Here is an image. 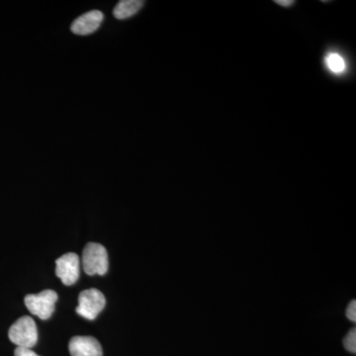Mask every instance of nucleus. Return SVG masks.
I'll list each match as a JSON object with an SVG mask.
<instances>
[{
  "label": "nucleus",
  "instance_id": "obj_1",
  "mask_svg": "<svg viewBox=\"0 0 356 356\" xmlns=\"http://www.w3.org/2000/svg\"><path fill=\"white\" fill-rule=\"evenodd\" d=\"M8 337L17 348H32L38 341L36 323L29 316L21 317L11 325Z\"/></svg>",
  "mask_w": 356,
  "mask_h": 356
},
{
  "label": "nucleus",
  "instance_id": "obj_2",
  "mask_svg": "<svg viewBox=\"0 0 356 356\" xmlns=\"http://www.w3.org/2000/svg\"><path fill=\"white\" fill-rule=\"evenodd\" d=\"M108 254L106 248L97 243H89L83 252V267L88 275H104L108 270Z\"/></svg>",
  "mask_w": 356,
  "mask_h": 356
},
{
  "label": "nucleus",
  "instance_id": "obj_3",
  "mask_svg": "<svg viewBox=\"0 0 356 356\" xmlns=\"http://www.w3.org/2000/svg\"><path fill=\"white\" fill-rule=\"evenodd\" d=\"M58 294L54 290H44L39 294H29L25 297V305L33 315L48 320L55 311L58 301Z\"/></svg>",
  "mask_w": 356,
  "mask_h": 356
},
{
  "label": "nucleus",
  "instance_id": "obj_4",
  "mask_svg": "<svg viewBox=\"0 0 356 356\" xmlns=\"http://www.w3.org/2000/svg\"><path fill=\"white\" fill-rule=\"evenodd\" d=\"M106 305V299L99 290L95 288L86 289L81 292L79 296V306L76 311L81 317L86 320H95L98 314L104 309Z\"/></svg>",
  "mask_w": 356,
  "mask_h": 356
},
{
  "label": "nucleus",
  "instance_id": "obj_5",
  "mask_svg": "<svg viewBox=\"0 0 356 356\" xmlns=\"http://www.w3.org/2000/svg\"><path fill=\"white\" fill-rule=\"evenodd\" d=\"M56 275L67 286L74 284L79 278L81 261L79 255L69 252L56 261Z\"/></svg>",
  "mask_w": 356,
  "mask_h": 356
},
{
  "label": "nucleus",
  "instance_id": "obj_6",
  "mask_svg": "<svg viewBox=\"0 0 356 356\" xmlns=\"http://www.w3.org/2000/svg\"><path fill=\"white\" fill-rule=\"evenodd\" d=\"M104 20V14L99 10L89 11L72 22L70 30L74 34L86 36L97 31Z\"/></svg>",
  "mask_w": 356,
  "mask_h": 356
},
{
  "label": "nucleus",
  "instance_id": "obj_7",
  "mask_svg": "<svg viewBox=\"0 0 356 356\" xmlns=\"http://www.w3.org/2000/svg\"><path fill=\"white\" fill-rule=\"evenodd\" d=\"M69 350L72 356H102V344L93 337H74Z\"/></svg>",
  "mask_w": 356,
  "mask_h": 356
},
{
  "label": "nucleus",
  "instance_id": "obj_8",
  "mask_svg": "<svg viewBox=\"0 0 356 356\" xmlns=\"http://www.w3.org/2000/svg\"><path fill=\"white\" fill-rule=\"evenodd\" d=\"M145 2L140 0H121L115 6L113 14L119 20H125L139 13Z\"/></svg>",
  "mask_w": 356,
  "mask_h": 356
},
{
  "label": "nucleus",
  "instance_id": "obj_9",
  "mask_svg": "<svg viewBox=\"0 0 356 356\" xmlns=\"http://www.w3.org/2000/svg\"><path fill=\"white\" fill-rule=\"evenodd\" d=\"M325 64H327V69L336 74H343L346 67L343 58L337 53L329 54L325 58Z\"/></svg>",
  "mask_w": 356,
  "mask_h": 356
},
{
  "label": "nucleus",
  "instance_id": "obj_10",
  "mask_svg": "<svg viewBox=\"0 0 356 356\" xmlns=\"http://www.w3.org/2000/svg\"><path fill=\"white\" fill-rule=\"evenodd\" d=\"M343 346L346 350L351 353H356V331L355 329H351L350 332L346 334L343 339Z\"/></svg>",
  "mask_w": 356,
  "mask_h": 356
},
{
  "label": "nucleus",
  "instance_id": "obj_11",
  "mask_svg": "<svg viewBox=\"0 0 356 356\" xmlns=\"http://www.w3.org/2000/svg\"><path fill=\"white\" fill-rule=\"evenodd\" d=\"M346 316L350 318L351 322H355L356 321V302L355 300L351 301L348 309H346Z\"/></svg>",
  "mask_w": 356,
  "mask_h": 356
},
{
  "label": "nucleus",
  "instance_id": "obj_12",
  "mask_svg": "<svg viewBox=\"0 0 356 356\" xmlns=\"http://www.w3.org/2000/svg\"><path fill=\"white\" fill-rule=\"evenodd\" d=\"M14 356H40L32 348H17L14 351Z\"/></svg>",
  "mask_w": 356,
  "mask_h": 356
},
{
  "label": "nucleus",
  "instance_id": "obj_13",
  "mask_svg": "<svg viewBox=\"0 0 356 356\" xmlns=\"http://www.w3.org/2000/svg\"><path fill=\"white\" fill-rule=\"evenodd\" d=\"M275 3L280 6L289 7L294 3V1H292V0H275Z\"/></svg>",
  "mask_w": 356,
  "mask_h": 356
}]
</instances>
